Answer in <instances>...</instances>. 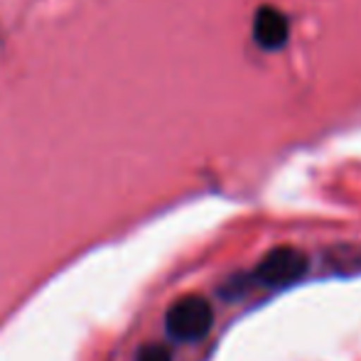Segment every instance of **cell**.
I'll return each instance as SVG.
<instances>
[{
	"mask_svg": "<svg viewBox=\"0 0 361 361\" xmlns=\"http://www.w3.org/2000/svg\"><path fill=\"white\" fill-rule=\"evenodd\" d=\"M214 327V307L202 295H185L165 312V329L175 342L192 344L204 339Z\"/></svg>",
	"mask_w": 361,
	"mask_h": 361,
	"instance_id": "obj_1",
	"label": "cell"
},
{
	"mask_svg": "<svg viewBox=\"0 0 361 361\" xmlns=\"http://www.w3.org/2000/svg\"><path fill=\"white\" fill-rule=\"evenodd\" d=\"M310 268V258L293 246H276L258 261L256 281L268 288H288L305 278Z\"/></svg>",
	"mask_w": 361,
	"mask_h": 361,
	"instance_id": "obj_2",
	"label": "cell"
},
{
	"mask_svg": "<svg viewBox=\"0 0 361 361\" xmlns=\"http://www.w3.org/2000/svg\"><path fill=\"white\" fill-rule=\"evenodd\" d=\"M253 35H256L258 47L263 49H278L286 44L288 39V20L281 10L276 8H261L256 15V25H253Z\"/></svg>",
	"mask_w": 361,
	"mask_h": 361,
	"instance_id": "obj_3",
	"label": "cell"
},
{
	"mask_svg": "<svg viewBox=\"0 0 361 361\" xmlns=\"http://www.w3.org/2000/svg\"><path fill=\"white\" fill-rule=\"evenodd\" d=\"M135 361H172V352L165 344H143L135 354Z\"/></svg>",
	"mask_w": 361,
	"mask_h": 361,
	"instance_id": "obj_4",
	"label": "cell"
}]
</instances>
